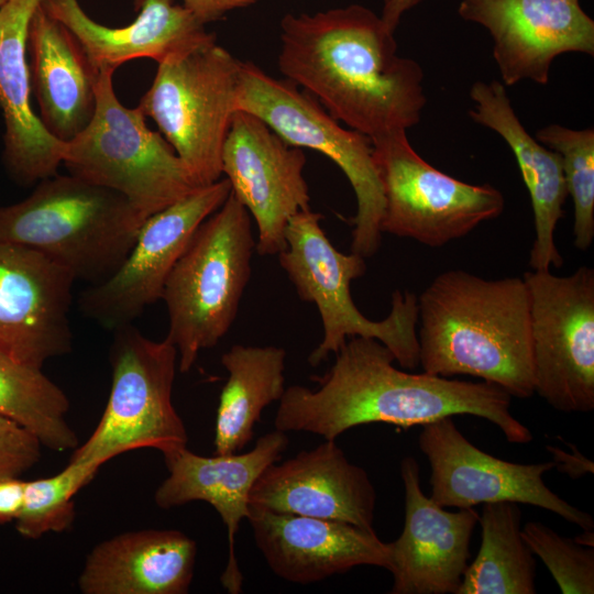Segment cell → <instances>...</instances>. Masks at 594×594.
I'll use <instances>...</instances> for the list:
<instances>
[{"label": "cell", "mask_w": 594, "mask_h": 594, "mask_svg": "<svg viewBox=\"0 0 594 594\" xmlns=\"http://www.w3.org/2000/svg\"><path fill=\"white\" fill-rule=\"evenodd\" d=\"M322 216L310 209L298 212L285 231L286 248L278 254L280 267L300 299L314 302L319 311L323 336L311 351L308 363L317 366L349 338H373L382 342L406 370L419 365L418 298L410 292L395 290L392 309L380 321L366 318L354 304L351 283L366 272L364 257L337 250L320 226Z\"/></svg>", "instance_id": "6"}, {"label": "cell", "mask_w": 594, "mask_h": 594, "mask_svg": "<svg viewBox=\"0 0 594 594\" xmlns=\"http://www.w3.org/2000/svg\"><path fill=\"white\" fill-rule=\"evenodd\" d=\"M28 55L38 117L53 136L67 142L94 117L99 70L72 32L42 4L30 23Z\"/></svg>", "instance_id": "26"}, {"label": "cell", "mask_w": 594, "mask_h": 594, "mask_svg": "<svg viewBox=\"0 0 594 594\" xmlns=\"http://www.w3.org/2000/svg\"><path fill=\"white\" fill-rule=\"evenodd\" d=\"M73 275L34 250L0 242V350L41 367L72 350Z\"/></svg>", "instance_id": "17"}, {"label": "cell", "mask_w": 594, "mask_h": 594, "mask_svg": "<svg viewBox=\"0 0 594 594\" xmlns=\"http://www.w3.org/2000/svg\"><path fill=\"white\" fill-rule=\"evenodd\" d=\"M394 354L373 338L352 337L336 353L317 388H285L275 415L276 430L310 432L336 440L367 424L408 428L446 417L472 415L496 425L512 443H528L531 431L510 413L512 396L488 382L414 374L393 365Z\"/></svg>", "instance_id": "1"}, {"label": "cell", "mask_w": 594, "mask_h": 594, "mask_svg": "<svg viewBox=\"0 0 594 594\" xmlns=\"http://www.w3.org/2000/svg\"><path fill=\"white\" fill-rule=\"evenodd\" d=\"M7 0H0V7L6 2Z\"/></svg>", "instance_id": "39"}, {"label": "cell", "mask_w": 594, "mask_h": 594, "mask_svg": "<svg viewBox=\"0 0 594 594\" xmlns=\"http://www.w3.org/2000/svg\"><path fill=\"white\" fill-rule=\"evenodd\" d=\"M42 6L72 32L97 70H116L135 58L160 64L217 42L206 23L175 0H134L138 15L120 28L95 21L78 0H44Z\"/></svg>", "instance_id": "22"}, {"label": "cell", "mask_w": 594, "mask_h": 594, "mask_svg": "<svg viewBox=\"0 0 594 594\" xmlns=\"http://www.w3.org/2000/svg\"><path fill=\"white\" fill-rule=\"evenodd\" d=\"M417 298L424 372L479 377L517 398L535 394L529 294L522 277L486 279L450 270Z\"/></svg>", "instance_id": "3"}, {"label": "cell", "mask_w": 594, "mask_h": 594, "mask_svg": "<svg viewBox=\"0 0 594 594\" xmlns=\"http://www.w3.org/2000/svg\"><path fill=\"white\" fill-rule=\"evenodd\" d=\"M574 540L582 546H594L593 530H583V534L574 538Z\"/></svg>", "instance_id": "38"}, {"label": "cell", "mask_w": 594, "mask_h": 594, "mask_svg": "<svg viewBox=\"0 0 594 594\" xmlns=\"http://www.w3.org/2000/svg\"><path fill=\"white\" fill-rule=\"evenodd\" d=\"M458 12L490 32L504 86L547 85L559 55H594V21L579 0H461Z\"/></svg>", "instance_id": "16"}, {"label": "cell", "mask_w": 594, "mask_h": 594, "mask_svg": "<svg viewBox=\"0 0 594 594\" xmlns=\"http://www.w3.org/2000/svg\"><path fill=\"white\" fill-rule=\"evenodd\" d=\"M474 108L471 119L496 132L510 147L529 191L535 240L528 264L531 270L543 271L563 265L554 232L564 216L563 205L568 197L561 158L532 138L516 116L503 82L475 81L470 90Z\"/></svg>", "instance_id": "24"}, {"label": "cell", "mask_w": 594, "mask_h": 594, "mask_svg": "<svg viewBox=\"0 0 594 594\" xmlns=\"http://www.w3.org/2000/svg\"><path fill=\"white\" fill-rule=\"evenodd\" d=\"M182 3L195 13L204 23L215 22L226 13L246 8L258 0H180Z\"/></svg>", "instance_id": "35"}, {"label": "cell", "mask_w": 594, "mask_h": 594, "mask_svg": "<svg viewBox=\"0 0 594 594\" xmlns=\"http://www.w3.org/2000/svg\"><path fill=\"white\" fill-rule=\"evenodd\" d=\"M405 520L400 536L387 543L393 574L392 594H455L469 565L470 541L479 513L446 510L420 486L419 465L406 457L400 463Z\"/></svg>", "instance_id": "18"}, {"label": "cell", "mask_w": 594, "mask_h": 594, "mask_svg": "<svg viewBox=\"0 0 594 594\" xmlns=\"http://www.w3.org/2000/svg\"><path fill=\"white\" fill-rule=\"evenodd\" d=\"M221 164L232 195L256 223V253L278 255L286 248L289 220L310 209L309 188L302 174L304 151L286 143L256 116L237 110L222 147Z\"/></svg>", "instance_id": "15"}, {"label": "cell", "mask_w": 594, "mask_h": 594, "mask_svg": "<svg viewBox=\"0 0 594 594\" xmlns=\"http://www.w3.org/2000/svg\"><path fill=\"white\" fill-rule=\"evenodd\" d=\"M278 69L370 139L416 125L427 102L421 66L397 54L394 32L361 4L285 14Z\"/></svg>", "instance_id": "2"}, {"label": "cell", "mask_w": 594, "mask_h": 594, "mask_svg": "<svg viewBox=\"0 0 594 594\" xmlns=\"http://www.w3.org/2000/svg\"><path fill=\"white\" fill-rule=\"evenodd\" d=\"M70 403L41 367L0 350V415L34 435L42 447L63 452L79 446L66 416Z\"/></svg>", "instance_id": "29"}, {"label": "cell", "mask_w": 594, "mask_h": 594, "mask_svg": "<svg viewBox=\"0 0 594 594\" xmlns=\"http://www.w3.org/2000/svg\"><path fill=\"white\" fill-rule=\"evenodd\" d=\"M376 497L366 471L351 463L336 440H326L270 464L254 483L249 504L373 529Z\"/></svg>", "instance_id": "19"}, {"label": "cell", "mask_w": 594, "mask_h": 594, "mask_svg": "<svg viewBox=\"0 0 594 594\" xmlns=\"http://www.w3.org/2000/svg\"><path fill=\"white\" fill-rule=\"evenodd\" d=\"M536 140L561 158L574 207V245L585 251L594 240V129L550 124L537 131Z\"/></svg>", "instance_id": "31"}, {"label": "cell", "mask_w": 594, "mask_h": 594, "mask_svg": "<svg viewBox=\"0 0 594 594\" xmlns=\"http://www.w3.org/2000/svg\"><path fill=\"white\" fill-rule=\"evenodd\" d=\"M112 332L109 398L97 427L70 461L102 465L136 449L164 455L187 447V431L172 399L177 349L166 338H146L133 324Z\"/></svg>", "instance_id": "9"}, {"label": "cell", "mask_w": 594, "mask_h": 594, "mask_svg": "<svg viewBox=\"0 0 594 594\" xmlns=\"http://www.w3.org/2000/svg\"><path fill=\"white\" fill-rule=\"evenodd\" d=\"M41 447L34 435L0 415V477L20 476L35 465Z\"/></svg>", "instance_id": "33"}, {"label": "cell", "mask_w": 594, "mask_h": 594, "mask_svg": "<svg viewBox=\"0 0 594 594\" xmlns=\"http://www.w3.org/2000/svg\"><path fill=\"white\" fill-rule=\"evenodd\" d=\"M237 110L264 121L286 143L320 152L346 176L356 198L351 252L373 256L382 243L384 196L369 136L342 128L310 94L241 62Z\"/></svg>", "instance_id": "8"}, {"label": "cell", "mask_w": 594, "mask_h": 594, "mask_svg": "<svg viewBox=\"0 0 594 594\" xmlns=\"http://www.w3.org/2000/svg\"><path fill=\"white\" fill-rule=\"evenodd\" d=\"M534 393L563 413L594 409V270L527 271Z\"/></svg>", "instance_id": "12"}, {"label": "cell", "mask_w": 594, "mask_h": 594, "mask_svg": "<svg viewBox=\"0 0 594 594\" xmlns=\"http://www.w3.org/2000/svg\"><path fill=\"white\" fill-rule=\"evenodd\" d=\"M44 0H7L0 7V110L2 163L10 178L30 186L57 174L64 142L53 136L31 106L28 34Z\"/></svg>", "instance_id": "23"}, {"label": "cell", "mask_w": 594, "mask_h": 594, "mask_svg": "<svg viewBox=\"0 0 594 594\" xmlns=\"http://www.w3.org/2000/svg\"><path fill=\"white\" fill-rule=\"evenodd\" d=\"M230 193V182L219 179L146 218L118 270L81 292V314L111 331L132 324L162 298L166 279L194 232Z\"/></svg>", "instance_id": "13"}, {"label": "cell", "mask_w": 594, "mask_h": 594, "mask_svg": "<svg viewBox=\"0 0 594 594\" xmlns=\"http://www.w3.org/2000/svg\"><path fill=\"white\" fill-rule=\"evenodd\" d=\"M371 141L384 196L383 233L437 248L503 212L505 199L497 188L468 184L437 169L414 150L406 130Z\"/></svg>", "instance_id": "11"}, {"label": "cell", "mask_w": 594, "mask_h": 594, "mask_svg": "<svg viewBox=\"0 0 594 594\" xmlns=\"http://www.w3.org/2000/svg\"><path fill=\"white\" fill-rule=\"evenodd\" d=\"M553 455L554 468L560 472L568 474L572 479L583 476L585 473H593V462L582 455L573 446L574 454L565 452L557 447H547Z\"/></svg>", "instance_id": "36"}, {"label": "cell", "mask_w": 594, "mask_h": 594, "mask_svg": "<svg viewBox=\"0 0 594 594\" xmlns=\"http://www.w3.org/2000/svg\"><path fill=\"white\" fill-rule=\"evenodd\" d=\"M420 451L430 464V498L442 507L469 508L513 502L547 509L593 530V517L552 492L542 476L554 462L520 464L491 455L472 444L451 417L422 426Z\"/></svg>", "instance_id": "14"}, {"label": "cell", "mask_w": 594, "mask_h": 594, "mask_svg": "<svg viewBox=\"0 0 594 594\" xmlns=\"http://www.w3.org/2000/svg\"><path fill=\"white\" fill-rule=\"evenodd\" d=\"M145 218L121 194L55 174L0 207V242L42 254L75 280L99 284L122 264Z\"/></svg>", "instance_id": "4"}, {"label": "cell", "mask_w": 594, "mask_h": 594, "mask_svg": "<svg viewBox=\"0 0 594 594\" xmlns=\"http://www.w3.org/2000/svg\"><path fill=\"white\" fill-rule=\"evenodd\" d=\"M287 446L286 432L275 429L244 453L204 457L185 447L163 455L168 476L156 488L154 502L160 508L169 509L200 501L216 509L228 534V560L220 582L229 594L242 592L235 537L250 512L251 490L262 472L280 460Z\"/></svg>", "instance_id": "20"}, {"label": "cell", "mask_w": 594, "mask_h": 594, "mask_svg": "<svg viewBox=\"0 0 594 594\" xmlns=\"http://www.w3.org/2000/svg\"><path fill=\"white\" fill-rule=\"evenodd\" d=\"M196 553V542L179 530L124 532L94 547L78 587L84 594H185Z\"/></svg>", "instance_id": "25"}, {"label": "cell", "mask_w": 594, "mask_h": 594, "mask_svg": "<svg viewBox=\"0 0 594 594\" xmlns=\"http://www.w3.org/2000/svg\"><path fill=\"white\" fill-rule=\"evenodd\" d=\"M100 466L89 461H69L52 476L26 481L22 509L15 519L18 532L37 539L69 529L76 516L74 497Z\"/></svg>", "instance_id": "30"}, {"label": "cell", "mask_w": 594, "mask_h": 594, "mask_svg": "<svg viewBox=\"0 0 594 594\" xmlns=\"http://www.w3.org/2000/svg\"><path fill=\"white\" fill-rule=\"evenodd\" d=\"M283 348L234 344L221 356L228 380L221 391L215 428V454L248 446L265 407L285 392Z\"/></svg>", "instance_id": "27"}, {"label": "cell", "mask_w": 594, "mask_h": 594, "mask_svg": "<svg viewBox=\"0 0 594 594\" xmlns=\"http://www.w3.org/2000/svg\"><path fill=\"white\" fill-rule=\"evenodd\" d=\"M255 244L251 216L230 193L170 271L161 299L168 314L166 339L177 349L182 373L229 332L250 280Z\"/></svg>", "instance_id": "5"}, {"label": "cell", "mask_w": 594, "mask_h": 594, "mask_svg": "<svg viewBox=\"0 0 594 594\" xmlns=\"http://www.w3.org/2000/svg\"><path fill=\"white\" fill-rule=\"evenodd\" d=\"M157 65L138 107L153 119L197 184L211 185L222 175L241 61L215 42Z\"/></svg>", "instance_id": "10"}, {"label": "cell", "mask_w": 594, "mask_h": 594, "mask_svg": "<svg viewBox=\"0 0 594 594\" xmlns=\"http://www.w3.org/2000/svg\"><path fill=\"white\" fill-rule=\"evenodd\" d=\"M256 547L280 579L310 584L360 565L389 569L388 544L373 529L250 506Z\"/></svg>", "instance_id": "21"}, {"label": "cell", "mask_w": 594, "mask_h": 594, "mask_svg": "<svg viewBox=\"0 0 594 594\" xmlns=\"http://www.w3.org/2000/svg\"><path fill=\"white\" fill-rule=\"evenodd\" d=\"M522 537L548 568L563 594L594 593V549L560 536L539 521L521 527Z\"/></svg>", "instance_id": "32"}, {"label": "cell", "mask_w": 594, "mask_h": 594, "mask_svg": "<svg viewBox=\"0 0 594 594\" xmlns=\"http://www.w3.org/2000/svg\"><path fill=\"white\" fill-rule=\"evenodd\" d=\"M113 73L99 70L94 117L64 142L62 164L68 174L121 194L146 219L200 186L141 109L120 102Z\"/></svg>", "instance_id": "7"}, {"label": "cell", "mask_w": 594, "mask_h": 594, "mask_svg": "<svg viewBox=\"0 0 594 594\" xmlns=\"http://www.w3.org/2000/svg\"><path fill=\"white\" fill-rule=\"evenodd\" d=\"M481 547L455 594H535L536 561L521 534L517 503L483 504Z\"/></svg>", "instance_id": "28"}, {"label": "cell", "mask_w": 594, "mask_h": 594, "mask_svg": "<svg viewBox=\"0 0 594 594\" xmlns=\"http://www.w3.org/2000/svg\"><path fill=\"white\" fill-rule=\"evenodd\" d=\"M25 482L20 476L0 477V525L18 518L23 505Z\"/></svg>", "instance_id": "34"}, {"label": "cell", "mask_w": 594, "mask_h": 594, "mask_svg": "<svg viewBox=\"0 0 594 594\" xmlns=\"http://www.w3.org/2000/svg\"><path fill=\"white\" fill-rule=\"evenodd\" d=\"M421 1L424 0H382L381 18L384 24L389 31L395 32L402 16Z\"/></svg>", "instance_id": "37"}]
</instances>
